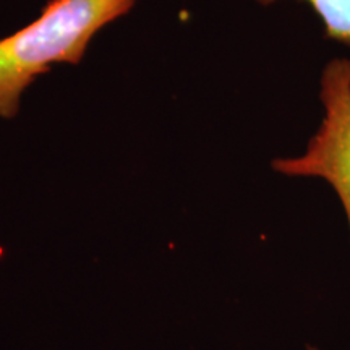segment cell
I'll return each instance as SVG.
<instances>
[{"mask_svg":"<svg viewBox=\"0 0 350 350\" xmlns=\"http://www.w3.org/2000/svg\"><path fill=\"white\" fill-rule=\"evenodd\" d=\"M323 120L300 156L273 161L275 172L329 183L339 196L350 230V60L336 57L319 78Z\"/></svg>","mask_w":350,"mask_h":350,"instance_id":"7a4b0ae2","label":"cell"},{"mask_svg":"<svg viewBox=\"0 0 350 350\" xmlns=\"http://www.w3.org/2000/svg\"><path fill=\"white\" fill-rule=\"evenodd\" d=\"M308 350H319V349H317V347H308Z\"/></svg>","mask_w":350,"mask_h":350,"instance_id":"277c9868","label":"cell"},{"mask_svg":"<svg viewBox=\"0 0 350 350\" xmlns=\"http://www.w3.org/2000/svg\"><path fill=\"white\" fill-rule=\"evenodd\" d=\"M271 5L278 0H255ZM313 8L325 26V38L350 47V0H300Z\"/></svg>","mask_w":350,"mask_h":350,"instance_id":"3957f363","label":"cell"},{"mask_svg":"<svg viewBox=\"0 0 350 350\" xmlns=\"http://www.w3.org/2000/svg\"><path fill=\"white\" fill-rule=\"evenodd\" d=\"M137 0H51L36 20L0 38V119H15L21 98L52 65H78L93 38Z\"/></svg>","mask_w":350,"mask_h":350,"instance_id":"6da1fadb","label":"cell"}]
</instances>
